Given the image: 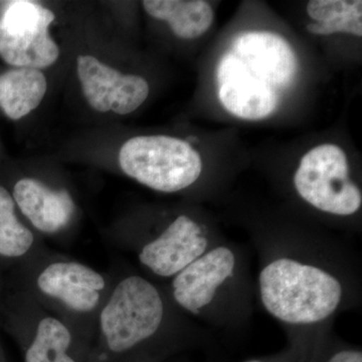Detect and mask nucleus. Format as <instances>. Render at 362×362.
<instances>
[{"instance_id": "f257e3e1", "label": "nucleus", "mask_w": 362, "mask_h": 362, "mask_svg": "<svg viewBox=\"0 0 362 362\" xmlns=\"http://www.w3.org/2000/svg\"><path fill=\"white\" fill-rule=\"evenodd\" d=\"M170 314L156 283L138 274H115L88 362H164L175 344Z\"/></svg>"}, {"instance_id": "f03ea898", "label": "nucleus", "mask_w": 362, "mask_h": 362, "mask_svg": "<svg viewBox=\"0 0 362 362\" xmlns=\"http://www.w3.org/2000/svg\"><path fill=\"white\" fill-rule=\"evenodd\" d=\"M115 274L93 268L49 247L0 283L30 295L45 309L65 321L89 345L98 317L113 287Z\"/></svg>"}, {"instance_id": "7ed1b4c3", "label": "nucleus", "mask_w": 362, "mask_h": 362, "mask_svg": "<svg viewBox=\"0 0 362 362\" xmlns=\"http://www.w3.org/2000/svg\"><path fill=\"white\" fill-rule=\"evenodd\" d=\"M259 297L274 318L310 325L329 318L341 303V283L329 272L290 258H279L259 276Z\"/></svg>"}, {"instance_id": "20e7f679", "label": "nucleus", "mask_w": 362, "mask_h": 362, "mask_svg": "<svg viewBox=\"0 0 362 362\" xmlns=\"http://www.w3.org/2000/svg\"><path fill=\"white\" fill-rule=\"evenodd\" d=\"M0 327L23 362H88L90 347L70 326L30 295L0 283Z\"/></svg>"}, {"instance_id": "39448f33", "label": "nucleus", "mask_w": 362, "mask_h": 362, "mask_svg": "<svg viewBox=\"0 0 362 362\" xmlns=\"http://www.w3.org/2000/svg\"><path fill=\"white\" fill-rule=\"evenodd\" d=\"M119 165L137 182L165 194L189 187L202 171L201 156L189 143L165 135L131 138L120 150Z\"/></svg>"}, {"instance_id": "423d86ee", "label": "nucleus", "mask_w": 362, "mask_h": 362, "mask_svg": "<svg viewBox=\"0 0 362 362\" xmlns=\"http://www.w3.org/2000/svg\"><path fill=\"white\" fill-rule=\"evenodd\" d=\"M298 194L312 206L335 216H351L361 207L362 194L349 176L346 154L322 144L305 154L294 176Z\"/></svg>"}, {"instance_id": "0eeeda50", "label": "nucleus", "mask_w": 362, "mask_h": 362, "mask_svg": "<svg viewBox=\"0 0 362 362\" xmlns=\"http://www.w3.org/2000/svg\"><path fill=\"white\" fill-rule=\"evenodd\" d=\"M54 21V13L37 2H8L0 16V57L16 68L39 70L56 63L59 49L49 35Z\"/></svg>"}, {"instance_id": "6e6552de", "label": "nucleus", "mask_w": 362, "mask_h": 362, "mask_svg": "<svg viewBox=\"0 0 362 362\" xmlns=\"http://www.w3.org/2000/svg\"><path fill=\"white\" fill-rule=\"evenodd\" d=\"M207 246L202 226L187 214H180L156 235L121 247L134 252L138 263L148 273L173 279L202 257Z\"/></svg>"}, {"instance_id": "1a4fd4ad", "label": "nucleus", "mask_w": 362, "mask_h": 362, "mask_svg": "<svg viewBox=\"0 0 362 362\" xmlns=\"http://www.w3.org/2000/svg\"><path fill=\"white\" fill-rule=\"evenodd\" d=\"M11 194L21 216L42 239H65L75 225L78 206L66 187L23 177L16 181Z\"/></svg>"}, {"instance_id": "9d476101", "label": "nucleus", "mask_w": 362, "mask_h": 362, "mask_svg": "<svg viewBox=\"0 0 362 362\" xmlns=\"http://www.w3.org/2000/svg\"><path fill=\"white\" fill-rule=\"evenodd\" d=\"M78 78L88 103L96 111L127 115L139 108L149 95L145 78L123 75L92 56L77 59Z\"/></svg>"}, {"instance_id": "9b49d317", "label": "nucleus", "mask_w": 362, "mask_h": 362, "mask_svg": "<svg viewBox=\"0 0 362 362\" xmlns=\"http://www.w3.org/2000/svg\"><path fill=\"white\" fill-rule=\"evenodd\" d=\"M218 98L226 110L240 119L258 121L278 106L276 89L252 75L233 52L223 54L216 71Z\"/></svg>"}, {"instance_id": "f8f14e48", "label": "nucleus", "mask_w": 362, "mask_h": 362, "mask_svg": "<svg viewBox=\"0 0 362 362\" xmlns=\"http://www.w3.org/2000/svg\"><path fill=\"white\" fill-rule=\"evenodd\" d=\"M235 267V256L226 247L204 252L171 279L170 297L173 303L188 312L199 313L213 301L214 295Z\"/></svg>"}, {"instance_id": "ddd939ff", "label": "nucleus", "mask_w": 362, "mask_h": 362, "mask_svg": "<svg viewBox=\"0 0 362 362\" xmlns=\"http://www.w3.org/2000/svg\"><path fill=\"white\" fill-rule=\"evenodd\" d=\"M232 52L244 62L252 75L274 89L289 85L296 75V54L289 42L276 33H243L233 42Z\"/></svg>"}, {"instance_id": "4468645a", "label": "nucleus", "mask_w": 362, "mask_h": 362, "mask_svg": "<svg viewBox=\"0 0 362 362\" xmlns=\"http://www.w3.org/2000/svg\"><path fill=\"white\" fill-rule=\"evenodd\" d=\"M47 247L21 218L11 190L0 185V280Z\"/></svg>"}, {"instance_id": "2eb2a0df", "label": "nucleus", "mask_w": 362, "mask_h": 362, "mask_svg": "<svg viewBox=\"0 0 362 362\" xmlns=\"http://www.w3.org/2000/svg\"><path fill=\"white\" fill-rule=\"evenodd\" d=\"M47 89L42 71L11 69L0 75V108L8 118L18 120L39 107Z\"/></svg>"}, {"instance_id": "dca6fc26", "label": "nucleus", "mask_w": 362, "mask_h": 362, "mask_svg": "<svg viewBox=\"0 0 362 362\" xmlns=\"http://www.w3.org/2000/svg\"><path fill=\"white\" fill-rule=\"evenodd\" d=\"M142 4L149 16L166 21L180 39L201 37L214 21L213 8L202 0H145Z\"/></svg>"}, {"instance_id": "f3484780", "label": "nucleus", "mask_w": 362, "mask_h": 362, "mask_svg": "<svg viewBox=\"0 0 362 362\" xmlns=\"http://www.w3.org/2000/svg\"><path fill=\"white\" fill-rule=\"evenodd\" d=\"M307 13L316 23L307 25L313 35H328L344 33L361 37L362 1L361 0H313Z\"/></svg>"}, {"instance_id": "a211bd4d", "label": "nucleus", "mask_w": 362, "mask_h": 362, "mask_svg": "<svg viewBox=\"0 0 362 362\" xmlns=\"http://www.w3.org/2000/svg\"><path fill=\"white\" fill-rule=\"evenodd\" d=\"M324 362H362V352L358 349H341Z\"/></svg>"}, {"instance_id": "6ab92c4d", "label": "nucleus", "mask_w": 362, "mask_h": 362, "mask_svg": "<svg viewBox=\"0 0 362 362\" xmlns=\"http://www.w3.org/2000/svg\"><path fill=\"white\" fill-rule=\"evenodd\" d=\"M0 362H8L7 361L6 352H4V347H2L1 343H0Z\"/></svg>"}, {"instance_id": "aec40b11", "label": "nucleus", "mask_w": 362, "mask_h": 362, "mask_svg": "<svg viewBox=\"0 0 362 362\" xmlns=\"http://www.w3.org/2000/svg\"><path fill=\"white\" fill-rule=\"evenodd\" d=\"M245 362H264V361H258V359H252V361H245Z\"/></svg>"}]
</instances>
